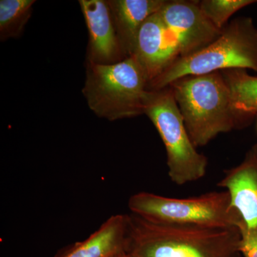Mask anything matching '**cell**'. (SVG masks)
<instances>
[{"instance_id": "obj_1", "label": "cell", "mask_w": 257, "mask_h": 257, "mask_svg": "<svg viewBox=\"0 0 257 257\" xmlns=\"http://www.w3.org/2000/svg\"><path fill=\"white\" fill-rule=\"evenodd\" d=\"M239 228L157 224L128 214L130 257H239Z\"/></svg>"}, {"instance_id": "obj_2", "label": "cell", "mask_w": 257, "mask_h": 257, "mask_svg": "<svg viewBox=\"0 0 257 257\" xmlns=\"http://www.w3.org/2000/svg\"><path fill=\"white\" fill-rule=\"evenodd\" d=\"M169 87L197 148L206 146L219 134L242 127L221 71L187 76Z\"/></svg>"}, {"instance_id": "obj_3", "label": "cell", "mask_w": 257, "mask_h": 257, "mask_svg": "<svg viewBox=\"0 0 257 257\" xmlns=\"http://www.w3.org/2000/svg\"><path fill=\"white\" fill-rule=\"evenodd\" d=\"M82 92L94 114L114 121L145 114L151 89L145 71L130 56L111 64L88 62Z\"/></svg>"}, {"instance_id": "obj_4", "label": "cell", "mask_w": 257, "mask_h": 257, "mask_svg": "<svg viewBox=\"0 0 257 257\" xmlns=\"http://www.w3.org/2000/svg\"><path fill=\"white\" fill-rule=\"evenodd\" d=\"M233 69H251L257 73V28L251 18L235 19L207 47L179 57L150 82V89H164L187 76Z\"/></svg>"}, {"instance_id": "obj_5", "label": "cell", "mask_w": 257, "mask_h": 257, "mask_svg": "<svg viewBox=\"0 0 257 257\" xmlns=\"http://www.w3.org/2000/svg\"><path fill=\"white\" fill-rule=\"evenodd\" d=\"M128 207L131 214L157 224L232 229L243 223L226 191L186 199L141 192L130 197Z\"/></svg>"}, {"instance_id": "obj_6", "label": "cell", "mask_w": 257, "mask_h": 257, "mask_svg": "<svg viewBox=\"0 0 257 257\" xmlns=\"http://www.w3.org/2000/svg\"><path fill=\"white\" fill-rule=\"evenodd\" d=\"M145 114L165 145L171 181L184 185L202 179L207 173V157L193 144L170 87L151 90Z\"/></svg>"}, {"instance_id": "obj_7", "label": "cell", "mask_w": 257, "mask_h": 257, "mask_svg": "<svg viewBox=\"0 0 257 257\" xmlns=\"http://www.w3.org/2000/svg\"><path fill=\"white\" fill-rule=\"evenodd\" d=\"M159 14L177 40L179 57L202 50L221 33L203 15L198 1H166Z\"/></svg>"}, {"instance_id": "obj_8", "label": "cell", "mask_w": 257, "mask_h": 257, "mask_svg": "<svg viewBox=\"0 0 257 257\" xmlns=\"http://www.w3.org/2000/svg\"><path fill=\"white\" fill-rule=\"evenodd\" d=\"M79 3L89 32L88 62L111 64L127 58L115 28L109 1Z\"/></svg>"}, {"instance_id": "obj_9", "label": "cell", "mask_w": 257, "mask_h": 257, "mask_svg": "<svg viewBox=\"0 0 257 257\" xmlns=\"http://www.w3.org/2000/svg\"><path fill=\"white\" fill-rule=\"evenodd\" d=\"M133 56L152 82L180 57L175 36L158 13L150 17L139 31Z\"/></svg>"}, {"instance_id": "obj_10", "label": "cell", "mask_w": 257, "mask_h": 257, "mask_svg": "<svg viewBox=\"0 0 257 257\" xmlns=\"http://www.w3.org/2000/svg\"><path fill=\"white\" fill-rule=\"evenodd\" d=\"M218 186L229 194L231 207L239 214L243 226L257 229V145L240 165L224 171Z\"/></svg>"}, {"instance_id": "obj_11", "label": "cell", "mask_w": 257, "mask_h": 257, "mask_svg": "<svg viewBox=\"0 0 257 257\" xmlns=\"http://www.w3.org/2000/svg\"><path fill=\"white\" fill-rule=\"evenodd\" d=\"M128 214H115L85 239L62 248L55 257H113L125 251Z\"/></svg>"}, {"instance_id": "obj_12", "label": "cell", "mask_w": 257, "mask_h": 257, "mask_svg": "<svg viewBox=\"0 0 257 257\" xmlns=\"http://www.w3.org/2000/svg\"><path fill=\"white\" fill-rule=\"evenodd\" d=\"M165 0L109 1L118 36L127 57L133 56L139 31L145 22L158 13Z\"/></svg>"}, {"instance_id": "obj_13", "label": "cell", "mask_w": 257, "mask_h": 257, "mask_svg": "<svg viewBox=\"0 0 257 257\" xmlns=\"http://www.w3.org/2000/svg\"><path fill=\"white\" fill-rule=\"evenodd\" d=\"M221 72L229 87L233 108L244 126L257 114V77L248 74L246 69Z\"/></svg>"}, {"instance_id": "obj_14", "label": "cell", "mask_w": 257, "mask_h": 257, "mask_svg": "<svg viewBox=\"0 0 257 257\" xmlns=\"http://www.w3.org/2000/svg\"><path fill=\"white\" fill-rule=\"evenodd\" d=\"M35 0L0 1V37L1 40L20 36L31 16Z\"/></svg>"}, {"instance_id": "obj_15", "label": "cell", "mask_w": 257, "mask_h": 257, "mask_svg": "<svg viewBox=\"0 0 257 257\" xmlns=\"http://www.w3.org/2000/svg\"><path fill=\"white\" fill-rule=\"evenodd\" d=\"M256 3L254 0H202L198 1V5L203 15L221 31L234 13Z\"/></svg>"}, {"instance_id": "obj_16", "label": "cell", "mask_w": 257, "mask_h": 257, "mask_svg": "<svg viewBox=\"0 0 257 257\" xmlns=\"http://www.w3.org/2000/svg\"><path fill=\"white\" fill-rule=\"evenodd\" d=\"M239 251L243 257H257V229H249L239 226Z\"/></svg>"}, {"instance_id": "obj_17", "label": "cell", "mask_w": 257, "mask_h": 257, "mask_svg": "<svg viewBox=\"0 0 257 257\" xmlns=\"http://www.w3.org/2000/svg\"><path fill=\"white\" fill-rule=\"evenodd\" d=\"M113 257H130V256H128L127 253H126V252H125V251H124V252L120 253H119V254L116 255V256H114Z\"/></svg>"}]
</instances>
